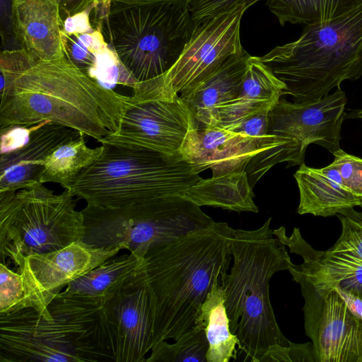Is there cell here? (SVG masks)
<instances>
[{
  "label": "cell",
  "instance_id": "17",
  "mask_svg": "<svg viewBox=\"0 0 362 362\" xmlns=\"http://www.w3.org/2000/svg\"><path fill=\"white\" fill-rule=\"evenodd\" d=\"M93 11H85L64 19L62 41L64 57L106 87L119 84L134 90L138 82L108 45L100 22L94 18L92 24L90 16Z\"/></svg>",
  "mask_w": 362,
  "mask_h": 362
},
{
  "label": "cell",
  "instance_id": "13",
  "mask_svg": "<svg viewBox=\"0 0 362 362\" xmlns=\"http://www.w3.org/2000/svg\"><path fill=\"white\" fill-rule=\"evenodd\" d=\"M124 249L95 247L78 240L58 250L27 257L16 271L24 287L19 309L33 308L46 319H53L47 306L64 286Z\"/></svg>",
  "mask_w": 362,
  "mask_h": 362
},
{
  "label": "cell",
  "instance_id": "2",
  "mask_svg": "<svg viewBox=\"0 0 362 362\" xmlns=\"http://www.w3.org/2000/svg\"><path fill=\"white\" fill-rule=\"evenodd\" d=\"M233 228L215 222L151 248L135 274L146 285L153 346L193 329L214 280L228 271Z\"/></svg>",
  "mask_w": 362,
  "mask_h": 362
},
{
  "label": "cell",
  "instance_id": "29",
  "mask_svg": "<svg viewBox=\"0 0 362 362\" xmlns=\"http://www.w3.org/2000/svg\"><path fill=\"white\" fill-rule=\"evenodd\" d=\"M209 348L204 328L201 322L173 344L163 340L153 346L146 362H206Z\"/></svg>",
  "mask_w": 362,
  "mask_h": 362
},
{
  "label": "cell",
  "instance_id": "28",
  "mask_svg": "<svg viewBox=\"0 0 362 362\" xmlns=\"http://www.w3.org/2000/svg\"><path fill=\"white\" fill-rule=\"evenodd\" d=\"M362 0H266L280 25H310L328 21L352 10Z\"/></svg>",
  "mask_w": 362,
  "mask_h": 362
},
{
  "label": "cell",
  "instance_id": "14",
  "mask_svg": "<svg viewBox=\"0 0 362 362\" xmlns=\"http://www.w3.org/2000/svg\"><path fill=\"white\" fill-rule=\"evenodd\" d=\"M126 108L119 129L102 144L140 147L175 155L187 134L199 127L193 114L180 97L173 99L133 100Z\"/></svg>",
  "mask_w": 362,
  "mask_h": 362
},
{
  "label": "cell",
  "instance_id": "31",
  "mask_svg": "<svg viewBox=\"0 0 362 362\" xmlns=\"http://www.w3.org/2000/svg\"><path fill=\"white\" fill-rule=\"evenodd\" d=\"M24 296L22 276L0 264V314L19 309Z\"/></svg>",
  "mask_w": 362,
  "mask_h": 362
},
{
  "label": "cell",
  "instance_id": "19",
  "mask_svg": "<svg viewBox=\"0 0 362 362\" xmlns=\"http://www.w3.org/2000/svg\"><path fill=\"white\" fill-rule=\"evenodd\" d=\"M273 233L291 252L303 259L301 264L291 263L288 270L300 273L315 286H339L362 298L361 259L329 249L315 250L303 238L298 228H294L290 236L286 235L284 226L273 230Z\"/></svg>",
  "mask_w": 362,
  "mask_h": 362
},
{
  "label": "cell",
  "instance_id": "26",
  "mask_svg": "<svg viewBox=\"0 0 362 362\" xmlns=\"http://www.w3.org/2000/svg\"><path fill=\"white\" fill-rule=\"evenodd\" d=\"M86 135L69 140L56 148L47 157L41 183L55 182L69 190L83 170L100 157L104 146H87Z\"/></svg>",
  "mask_w": 362,
  "mask_h": 362
},
{
  "label": "cell",
  "instance_id": "38",
  "mask_svg": "<svg viewBox=\"0 0 362 362\" xmlns=\"http://www.w3.org/2000/svg\"><path fill=\"white\" fill-rule=\"evenodd\" d=\"M334 288L346 303L351 313L362 320V298L339 286H335Z\"/></svg>",
  "mask_w": 362,
  "mask_h": 362
},
{
  "label": "cell",
  "instance_id": "18",
  "mask_svg": "<svg viewBox=\"0 0 362 362\" xmlns=\"http://www.w3.org/2000/svg\"><path fill=\"white\" fill-rule=\"evenodd\" d=\"M81 134L50 122L34 125L23 144L1 153L0 192H15L42 184L40 180L49 154L63 143L78 138Z\"/></svg>",
  "mask_w": 362,
  "mask_h": 362
},
{
  "label": "cell",
  "instance_id": "22",
  "mask_svg": "<svg viewBox=\"0 0 362 362\" xmlns=\"http://www.w3.org/2000/svg\"><path fill=\"white\" fill-rule=\"evenodd\" d=\"M250 57L245 49L230 56L196 88L180 95L199 127L216 126L219 107L235 98L239 93Z\"/></svg>",
  "mask_w": 362,
  "mask_h": 362
},
{
  "label": "cell",
  "instance_id": "16",
  "mask_svg": "<svg viewBox=\"0 0 362 362\" xmlns=\"http://www.w3.org/2000/svg\"><path fill=\"white\" fill-rule=\"evenodd\" d=\"M291 140L272 134L257 139L218 127H199L187 134L180 153L197 173L210 169L212 177H219L245 171L256 155Z\"/></svg>",
  "mask_w": 362,
  "mask_h": 362
},
{
  "label": "cell",
  "instance_id": "35",
  "mask_svg": "<svg viewBox=\"0 0 362 362\" xmlns=\"http://www.w3.org/2000/svg\"><path fill=\"white\" fill-rule=\"evenodd\" d=\"M266 109L251 115L238 122L228 125L226 129L241 133L254 138L264 139L269 136V112Z\"/></svg>",
  "mask_w": 362,
  "mask_h": 362
},
{
  "label": "cell",
  "instance_id": "11",
  "mask_svg": "<svg viewBox=\"0 0 362 362\" xmlns=\"http://www.w3.org/2000/svg\"><path fill=\"white\" fill-rule=\"evenodd\" d=\"M300 285L304 329L315 362H362V320L332 287H317L300 273L288 270Z\"/></svg>",
  "mask_w": 362,
  "mask_h": 362
},
{
  "label": "cell",
  "instance_id": "4",
  "mask_svg": "<svg viewBox=\"0 0 362 362\" xmlns=\"http://www.w3.org/2000/svg\"><path fill=\"white\" fill-rule=\"evenodd\" d=\"M260 59L293 102L321 99L346 80L362 76V3L328 21L307 25L300 37Z\"/></svg>",
  "mask_w": 362,
  "mask_h": 362
},
{
  "label": "cell",
  "instance_id": "32",
  "mask_svg": "<svg viewBox=\"0 0 362 362\" xmlns=\"http://www.w3.org/2000/svg\"><path fill=\"white\" fill-rule=\"evenodd\" d=\"M259 1L260 0H187V4L193 19L202 23L240 6L248 8Z\"/></svg>",
  "mask_w": 362,
  "mask_h": 362
},
{
  "label": "cell",
  "instance_id": "3",
  "mask_svg": "<svg viewBox=\"0 0 362 362\" xmlns=\"http://www.w3.org/2000/svg\"><path fill=\"white\" fill-rule=\"evenodd\" d=\"M272 218L252 230L233 229L230 252L233 265L220 277L230 328L238 339L244 361L259 362L274 346H288L276 322L269 298L272 276L288 270L291 258L274 237Z\"/></svg>",
  "mask_w": 362,
  "mask_h": 362
},
{
  "label": "cell",
  "instance_id": "25",
  "mask_svg": "<svg viewBox=\"0 0 362 362\" xmlns=\"http://www.w3.org/2000/svg\"><path fill=\"white\" fill-rule=\"evenodd\" d=\"M198 322L202 324L209 344L206 362H229L231 358L235 359L238 339L230 331L220 277L215 279L202 305Z\"/></svg>",
  "mask_w": 362,
  "mask_h": 362
},
{
  "label": "cell",
  "instance_id": "24",
  "mask_svg": "<svg viewBox=\"0 0 362 362\" xmlns=\"http://www.w3.org/2000/svg\"><path fill=\"white\" fill-rule=\"evenodd\" d=\"M199 206H210L237 212L257 213L246 171L201 179L182 196Z\"/></svg>",
  "mask_w": 362,
  "mask_h": 362
},
{
  "label": "cell",
  "instance_id": "36",
  "mask_svg": "<svg viewBox=\"0 0 362 362\" xmlns=\"http://www.w3.org/2000/svg\"><path fill=\"white\" fill-rule=\"evenodd\" d=\"M0 6L1 44L4 49H20L14 31V0H1Z\"/></svg>",
  "mask_w": 362,
  "mask_h": 362
},
{
  "label": "cell",
  "instance_id": "9",
  "mask_svg": "<svg viewBox=\"0 0 362 362\" xmlns=\"http://www.w3.org/2000/svg\"><path fill=\"white\" fill-rule=\"evenodd\" d=\"M47 320L33 308L0 314V362L110 361L98 317Z\"/></svg>",
  "mask_w": 362,
  "mask_h": 362
},
{
  "label": "cell",
  "instance_id": "10",
  "mask_svg": "<svg viewBox=\"0 0 362 362\" xmlns=\"http://www.w3.org/2000/svg\"><path fill=\"white\" fill-rule=\"evenodd\" d=\"M247 9L240 6L200 23L175 64L162 76L139 82L132 98L173 99L196 88L228 57L244 50L240 31Z\"/></svg>",
  "mask_w": 362,
  "mask_h": 362
},
{
  "label": "cell",
  "instance_id": "7",
  "mask_svg": "<svg viewBox=\"0 0 362 362\" xmlns=\"http://www.w3.org/2000/svg\"><path fill=\"white\" fill-rule=\"evenodd\" d=\"M73 194L40 184L17 192H0V260H10L16 270L30 255L64 248L85 234L82 211Z\"/></svg>",
  "mask_w": 362,
  "mask_h": 362
},
{
  "label": "cell",
  "instance_id": "21",
  "mask_svg": "<svg viewBox=\"0 0 362 362\" xmlns=\"http://www.w3.org/2000/svg\"><path fill=\"white\" fill-rule=\"evenodd\" d=\"M294 177L300 193L298 214L327 217L361 204V199L346 187L333 163L322 168L308 167L303 163Z\"/></svg>",
  "mask_w": 362,
  "mask_h": 362
},
{
  "label": "cell",
  "instance_id": "5",
  "mask_svg": "<svg viewBox=\"0 0 362 362\" xmlns=\"http://www.w3.org/2000/svg\"><path fill=\"white\" fill-rule=\"evenodd\" d=\"M95 17L108 45L138 83L166 73L200 24L187 0H110Z\"/></svg>",
  "mask_w": 362,
  "mask_h": 362
},
{
  "label": "cell",
  "instance_id": "27",
  "mask_svg": "<svg viewBox=\"0 0 362 362\" xmlns=\"http://www.w3.org/2000/svg\"><path fill=\"white\" fill-rule=\"evenodd\" d=\"M142 260L131 252L115 256L72 281L64 291L86 296H106L134 273Z\"/></svg>",
  "mask_w": 362,
  "mask_h": 362
},
{
  "label": "cell",
  "instance_id": "15",
  "mask_svg": "<svg viewBox=\"0 0 362 362\" xmlns=\"http://www.w3.org/2000/svg\"><path fill=\"white\" fill-rule=\"evenodd\" d=\"M346 98L338 87L332 94L308 103L280 98L269 112L268 134L295 140L303 153L317 144L332 153L340 148Z\"/></svg>",
  "mask_w": 362,
  "mask_h": 362
},
{
  "label": "cell",
  "instance_id": "33",
  "mask_svg": "<svg viewBox=\"0 0 362 362\" xmlns=\"http://www.w3.org/2000/svg\"><path fill=\"white\" fill-rule=\"evenodd\" d=\"M346 187L362 199V159L339 148L332 153Z\"/></svg>",
  "mask_w": 362,
  "mask_h": 362
},
{
  "label": "cell",
  "instance_id": "1",
  "mask_svg": "<svg viewBox=\"0 0 362 362\" xmlns=\"http://www.w3.org/2000/svg\"><path fill=\"white\" fill-rule=\"evenodd\" d=\"M0 129L43 122L100 143L117 132L130 96L88 76L65 57L35 60L0 87Z\"/></svg>",
  "mask_w": 362,
  "mask_h": 362
},
{
  "label": "cell",
  "instance_id": "40",
  "mask_svg": "<svg viewBox=\"0 0 362 362\" xmlns=\"http://www.w3.org/2000/svg\"><path fill=\"white\" fill-rule=\"evenodd\" d=\"M360 207H361V208H362V199H361V205H360Z\"/></svg>",
  "mask_w": 362,
  "mask_h": 362
},
{
  "label": "cell",
  "instance_id": "12",
  "mask_svg": "<svg viewBox=\"0 0 362 362\" xmlns=\"http://www.w3.org/2000/svg\"><path fill=\"white\" fill-rule=\"evenodd\" d=\"M103 349L115 362H144L153 347L148 293L135 271L105 296L98 313Z\"/></svg>",
  "mask_w": 362,
  "mask_h": 362
},
{
  "label": "cell",
  "instance_id": "8",
  "mask_svg": "<svg viewBox=\"0 0 362 362\" xmlns=\"http://www.w3.org/2000/svg\"><path fill=\"white\" fill-rule=\"evenodd\" d=\"M81 211L85 225L82 241L95 247L122 246L141 259L151 248L214 221L200 206L181 196L116 209L87 204Z\"/></svg>",
  "mask_w": 362,
  "mask_h": 362
},
{
  "label": "cell",
  "instance_id": "20",
  "mask_svg": "<svg viewBox=\"0 0 362 362\" xmlns=\"http://www.w3.org/2000/svg\"><path fill=\"white\" fill-rule=\"evenodd\" d=\"M63 19L57 0H14V31L21 48L37 60L64 57Z\"/></svg>",
  "mask_w": 362,
  "mask_h": 362
},
{
  "label": "cell",
  "instance_id": "39",
  "mask_svg": "<svg viewBox=\"0 0 362 362\" xmlns=\"http://www.w3.org/2000/svg\"><path fill=\"white\" fill-rule=\"evenodd\" d=\"M345 118L348 119H362V106L361 108L353 110L349 114L345 116Z\"/></svg>",
  "mask_w": 362,
  "mask_h": 362
},
{
  "label": "cell",
  "instance_id": "6",
  "mask_svg": "<svg viewBox=\"0 0 362 362\" xmlns=\"http://www.w3.org/2000/svg\"><path fill=\"white\" fill-rule=\"evenodd\" d=\"M102 144L100 157L83 171L69 190L87 204L116 209L182 197L202 179L181 153Z\"/></svg>",
  "mask_w": 362,
  "mask_h": 362
},
{
  "label": "cell",
  "instance_id": "23",
  "mask_svg": "<svg viewBox=\"0 0 362 362\" xmlns=\"http://www.w3.org/2000/svg\"><path fill=\"white\" fill-rule=\"evenodd\" d=\"M285 88V84L259 57L250 55L239 93L219 107L216 127H225L257 112L271 109Z\"/></svg>",
  "mask_w": 362,
  "mask_h": 362
},
{
  "label": "cell",
  "instance_id": "37",
  "mask_svg": "<svg viewBox=\"0 0 362 362\" xmlns=\"http://www.w3.org/2000/svg\"><path fill=\"white\" fill-rule=\"evenodd\" d=\"M57 1L64 21L69 16L85 11H97L108 4L110 0H57Z\"/></svg>",
  "mask_w": 362,
  "mask_h": 362
},
{
  "label": "cell",
  "instance_id": "34",
  "mask_svg": "<svg viewBox=\"0 0 362 362\" xmlns=\"http://www.w3.org/2000/svg\"><path fill=\"white\" fill-rule=\"evenodd\" d=\"M315 362L313 344H295L290 342L288 346H272L262 356L259 362Z\"/></svg>",
  "mask_w": 362,
  "mask_h": 362
},
{
  "label": "cell",
  "instance_id": "30",
  "mask_svg": "<svg viewBox=\"0 0 362 362\" xmlns=\"http://www.w3.org/2000/svg\"><path fill=\"white\" fill-rule=\"evenodd\" d=\"M336 216L341 223V233L329 250L349 254L362 260V211L349 208Z\"/></svg>",
  "mask_w": 362,
  "mask_h": 362
}]
</instances>
